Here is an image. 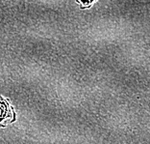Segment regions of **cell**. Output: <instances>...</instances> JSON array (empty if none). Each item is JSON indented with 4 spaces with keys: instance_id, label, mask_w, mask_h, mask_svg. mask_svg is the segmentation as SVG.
<instances>
[{
    "instance_id": "1",
    "label": "cell",
    "mask_w": 150,
    "mask_h": 144,
    "mask_svg": "<svg viewBox=\"0 0 150 144\" xmlns=\"http://www.w3.org/2000/svg\"><path fill=\"white\" fill-rule=\"evenodd\" d=\"M13 117V110L5 100L0 97V124H6Z\"/></svg>"
},
{
    "instance_id": "2",
    "label": "cell",
    "mask_w": 150,
    "mask_h": 144,
    "mask_svg": "<svg viewBox=\"0 0 150 144\" xmlns=\"http://www.w3.org/2000/svg\"><path fill=\"white\" fill-rule=\"evenodd\" d=\"M77 1L80 3L82 8H88V7H90L93 4L95 0H77Z\"/></svg>"
}]
</instances>
